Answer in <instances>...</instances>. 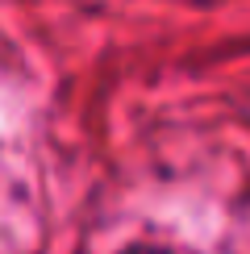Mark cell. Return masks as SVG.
Segmentation results:
<instances>
[{
	"mask_svg": "<svg viewBox=\"0 0 250 254\" xmlns=\"http://www.w3.org/2000/svg\"><path fill=\"white\" fill-rule=\"evenodd\" d=\"M121 254H171V250H163V246H129V250H121Z\"/></svg>",
	"mask_w": 250,
	"mask_h": 254,
	"instance_id": "6da1fadb",
	"label": "cell"
}]
</instances>
